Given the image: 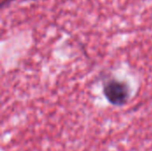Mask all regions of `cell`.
Instances as JSON below:
<instances>
[{"label": "cell", "mask_w": 152, "mask_h": 151, "mask_svg": "<svg viewBox=\"0 0 152 151\" xmlns=\"http://www.w3.org/2000/svg\"><path fill=\"white\" fill-rule=\"evenodd\" d=\"M103 93L107 101L117 107L124 106L130 98L129 86L115 78L108 79L103 83Z\"/></svg>", "instance_id": "cell-1"}]
</instances>
